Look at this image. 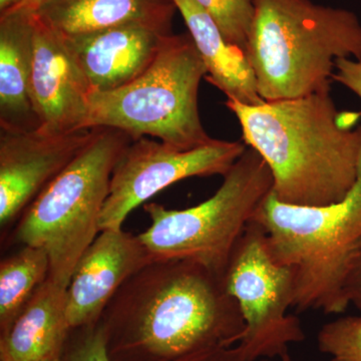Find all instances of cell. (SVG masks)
<instances>
[{
  "label": "cell",
  "instance_id": "27",
  "mask_svg": "<svg viewBox=\"0 0 361 361\" xmlns=\"http://www.w3.org/2000/svg\"><path fill=\"white\" fill-rule=\"evenodd\" d=\"M63 353L59 355L51 356V357L45 358V360L42 361H65V358H63Z\"/></svg>",
  "mask_w": 361,
  "mask_h": 361
},
{
  "label": "cell",
  "instance_id": "11",
  "mask_svg": "<svg viewBox=\"0 0 361 361\" xmlns=\"http://www.w3.org/2000/svg\"><path fill=\"white\" fill-rule=\"evenodd\" d=\"M33 63L30 97L42 132L84 130L92 89L65 35L32 14Z\"/></svg>",
  "mask_w": 361,
  "mask_h": 361
},
{
  "label": "cell",
  "instance_id": "3",
  "mask_svg": "<svg viewBox=\"0 0 361 361\" xmlns=\"http://www.w3.org/2000/svg\"><path fill=\"white\" fill-rule=\"evenodd\" d=\"M246 54L264 102L330 90L337 59L361 61V23L311 0H255Z\"/></svg>",
  "mask_w": 361,
  "mask_h": 361
},
{
  "label": "cell",
  "instance_id": "16",
  "mask_svg": "<svg viewBox=\"0 0 361 361\" xmlns=\"http://www.w3.org/2000/svg\"><path fill=\"white\" fill-rule=\"evenodd\" d=\"M174 0H51L39 14L66 37L137 23L171 35Z\"/></svg>",
  "mask_w": 361,
  "mask_h": 361
},
{
  "label": "cell",
  "instance_id": "18",
  "mask_svg": "<svg viewBox=\"0 0 361 361\" xmlns=\"http://www.w3.org/2000/svg\"><path fill=\"white\" fill-rule=\"evenodd\" d=\"M49 254L39 247L23 245L0 262V334L8 330L30 299L47 281Z\"/></svg>",
  "mask_w": 361,
  "mask_h": 361
},
{
  "label": "cell",
  "instance_id": "9",
  "mask_svg": "<svg viewBox=\"0 0 361 361\" xmlns=\"http://www.w3.org/2000/svg\"><path fill=\"white\" fill-rule=\"evenodd\" d=\"M247 146L214 140L199 148L180 151L158 140H133L111 175L99 230L118 229L130 212L179 180L193 177H224Z\"/></svg>",
  "mask_w": 361,
  "mask_h": 361
},
{
  "label": "cell",
  "instance_id": "23",
  "mask_svg": "<svg viewBox=\"0 0 361 361\" xmlns=\"http://www.w3.org/2000/svg\"><path fill=\"white\" fill-rule=\"evenodd\" d=\"M346 294H348L349 304L355 306L361 316V242L349 272Z\"/></svg>",
  "mask_w": 361,
  "mask_h": 361
},
{
  "label": "cell",
  "instance_id": "21",
  "mask_svg": "<svg viewBox=\"0 0 361 361\" xmlns=\"http://www.w3.org/2000/svg\"><path fill=\"white\" fill-rule=\"evenodd\" d=\"M63 355L65 361H111L101 319L94 324L71 330Z\"/></svg>",
  "mask_w": 361,
  "mask_h": 361
},
{
  "label": "cell",
  "instance_id": "10",
  "mask_svg": "<svg viewBox=\"0 0 361 361\" xmlns=\"http://www.w3.org/2000/svg\"><path fill=\"white\" fill-rule=\"evenodd\" d=\"M96 129L54 134L0 128V227L6 230L77 158Z\"/></svg>",
  "mask_w": 361,
  "mask_h": 361
},
{
  "label": "cell",
  "instance_id": "14",
  "mask_svg": "<svg viewBox=\"0 0 361 361\" xmlns=\"http://www.w3.org/2000/svg\"><path fill=\"white\" fill-rule=\"evenodd\" d=\"M207 68L206 80L227 99L246 106L264 103L246 52L225 39L219 26L195 0H174Z\"/></svg>",
  "mask_w": 361,
  "mask_h": 361
},
{
  "label": "cell",
  "instance_id": "7",
  "mask_svg": "<svg viewBox=\"0 0 361 361\" xmlns=\"http://www.w3.org/2000/svg\"><path fill=\"white\" fill-rule=\"evenodd\" d=\"M223 178L216 193L199 205L183 210L145 205L151 226L137 236L154 261H193L224 279L237 242L272 191L273 177L264 159L247 146Z\"/></svg>",
  "mask_w": 361,
  "mask_h": 361
},
{
  "label": "cell",
  "instance_id": "26",
  "mask_svg": "<svg viewBox=\"0 0 361 361\" xmlns=\"http://www.w3.org/2000/svg\"><path fill=\"white\" fill-rule=\"evenodd\" d=\"M20 1L21 0H0V14L13 8L16 4H20Z\"/></svg>",
  "mask_w": 361,
  "mask_h": 361
},
{
  "label": "cell",
  "instance_id": "22",
  "mask_svg": "<svg viewBox=\"0 0 361 361\" xmlns=\"http://www.w3.org/2000/svg\"><path fill=\"white\" fill-rule=\"evenodd\" d=\"M332 80L339 82L361 99V61L353 59H338Z\"/></svg>",
  "mask_w": 361,
  "mask_h": 361
},
{
  "label": "cell",
  "instance_id": "19",
  "mask_svg": "<svg viewBox=\"0 0 361 361\" xmlns=\"http://www.w3.org/2000/svg\"><path fill=\"white\" fill-rule=\"evenodd\" d=\"M210 14L225 39L246 52L255 0H195Z\"/></svg>",
  "mask_w": 361,
  "mask_h": 361
},
{
  "label": "cell",
  "instance_id": "12",
  "mask_svg": "<svg viewBox=\"0 0 361 361\" xmlns=\"http://www.w3.org/2000/svg\"><path fill=\"white\" fill-rule=\"evenodd\" d=\"M139 236L106 229L78 260L66 288V312L71 329L94 324L133 275L153 262Z\"/></svg>",
  "mask_w": 361,
  "mask_h": 361
},
{
  "label": "cell",
  "instance_id": "25",
  "mask_svg": "<svg viewBox=\"0 0 361 361\" xmlns=\"http://www.w3.org/2000/svg\"><path fill=\"white\" fill-rule=\"evenodd\" d=\"M51 0H21L20 4H16L13 8L6 13H20L25 14H35L39 13L40 9L47 6ZM2 14V13H1Z\"/></svg>",
  "mask_w": 361,
  "mask_h": 361
},
{
  "label": "cell",
  "instance_id": "13",
  "mask_svg": "<svg viewBox=\"0 0 361 361\" xmlns=\"http://www.w3.org/2000/svg\"><path fill=\"white\" fill-rule=\"evenodd\" d=\"M166 35L149 26L130 23L65 37L96 92L120 89L139 78L153 63Z\"/></svg>",
  "mask_w": 361,
  "mask_h": 361
},
{
  "label": "cell",
  "instance_id": "24",
  "mask_svg": "<svg viewBox=\"0 0 361 361\" xmlns=\"http://www.w3.org/2000/svg\"><path fill=\"white\" fill-rule=\"evenodd\" d=\"M175 361H244L238 346H222ZM258 361H271L261 360Z\"/></svg>",
  "mask_w": 361,
  "mask_h": 361
},
{
  "label": "cell",
  "instance_id": "6",
  "mask_svg": "<svg viewBox=\"0 0 361 361\" xmlns=\"http://www.w3.org/2000/svg\"><path fill=\"white\" fill-rule=\"evenodd\" d=\"M132 141L122 130L97 128L92 141L18 219L13 241L47 251L49 278L56 283L68 288L78 260L101 232L114 169Z\"/></svg>",
  "mask_w": 361,
  "mask_h": 361
},
{
  "label": "cell",
  "instance_id": "8",
  "mask_svg": "<svg viewBox=\"0 0 361 361\" xmlns=\"http://www.w3.org/2000/svg\"><path fill=\"white\" fill-rule=\"evenodd\" d=\"M226 290L238 303L245 330L237 344L244 361H289V348L305 339L293 307V277L278 264L266 245L264 231L247 225L231 254L224 275Z\"/></svg>",
  "mask_w": 361,
  "mask_h": 361
},
{
  "label": "cell",
  "instance_id": "20",
  "mask_svg": "<svg viewBox=\"0 0 361 361\" xmlns=\"http://www.w3.org/2000/svg\"><path fill=\"white\" fill-rule=\"evenodd\" d=\"M317 346L330 361H361V316H343L323 325Z\"/></svg>",
  "mask_w": 361,
  "mask_h": 361
},
{
  "label": "cell",
  "instance_id": "4",
  "mask_svg": "<svg viewBox=\"0 0 361 361\" xmlns=\"http://www.w3.org/2000/svg\"><path fill=\"white\" fill-rule=\"evenodd\" d=\"M251 222L264 231L272 258L291 271L292 308L345 312L350 306L346 284L361 242V165L357 182L344 200L325 206L290 205L271 191Z\"/></svg>",
  "mask_w": 361,
  "mask_h": 361
},
{
  "label": "cell",
  "instance_id": "17",
  "mask_svg": "<svg viewBox=\"0 0 361 361\" xmlns=\"http://www.w3.org/2000/svg\"><path fill=\"white\" fill-rule=\"evenodd\" d=\"M32 63V14H0V128H39L30 97Z\"/></svg>",
  "mask_w": 361,
  "mask_h": 361
},
{
  "label": "cell",
  "instance_id": "2",
  "mask_svg": "<svg viewBox=\"0 0 361 361\" xmlns=\"http://www.w3.org/2000/svg\"><path fill=\"white\" fill-rule=\"evenodd\" d=\"M246 146L264 159L272 193L285 204L338 203L355 186L361 165V127L355 114L338 113L330 90L246 106L227 99Z\"/></svg>",
  "mask_w": 361,
  "mask_h": 361
},
{
  "label": "cell",
  "instance_id": "1",
  "mask_svg": "<svg viewBox=\"0 0 361 361\" xmlns=\"http://www.w3.org/2000/svg\"><path fill=\"white\" fill-rule=\"evenodd\" d=\"M111 361H175L239 343L245 322L224 279L188 260L153 261L101 317Z\"/></svg>",
  "mask_w": 361,
  "mask_h": 361
},
{
  "label": "cell",
  "instance_id": "5",
  "mask_svg": "<svg viewBox=\"0 0 361 361\" xmlns=\"http://www.w3.org/2000/svg\"><path fill=\"white\" fill-rule=\"evenodd\" d=\"M207 68L190 35H169L152 65L130 84L90 94L82 129L111 128L180 151L214 141L202 125L199 87Z\"/></svg>",
  "mask_w": 361,
  "mask_h": 361
},
{
  "label": "cell",
  "instance_id": "15",
  "mask_svg": "<svg viewBox=\"0 0 361 361\" xmlns=\"http://www.w3.org/2000/svg\"><path fill=\"white\" fill-rule=\"evenodd\" d=\"M71 330L66 287L47 278L8 330L0 334V361H42L61 355Z\"/></svg>",
  "mask_w": 361,
  "mask_h": 361
}]
</instances>
